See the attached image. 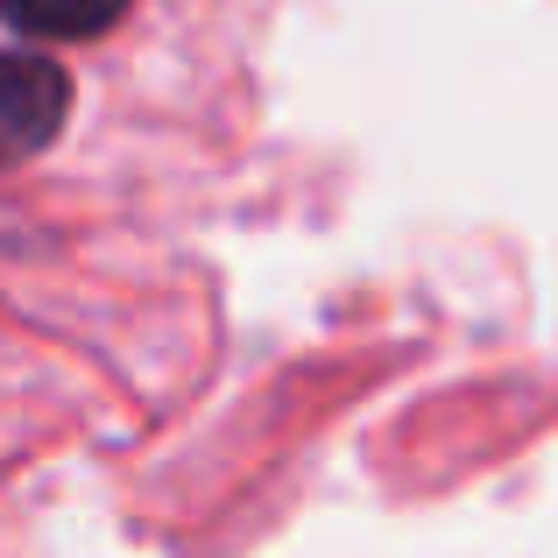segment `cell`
I'll list each match as a JSON object with an SVG mask.
<instances>
[{
    "instance_id": "obj_2",
    "label": "cell",
    "mask_w": 558,
    "mask_h": 558,
    "mask_svg": "<svg viewBox=\"0 0 558 558\" xmlns=\"http://www.w3.org/2000/svg\"><path fill=\"white\" fill-rule=\"evenodd\" d=\"M121 14H128V0H0V22L22 28V36H43V43L107 36Z\"/></svg>"
},
{
    "instance_id": "obj_1",
    "label": "cell",
    "mask_w": 558,
    "mask_h": 558,
    "mask_svg": "<svg viewBox=\"0 0 558 558\" xmlns=\"http://www.w3.org/2000/svg\"><path fill=\"white\" fill-rule=\"evenodd\" d=\"M64 113H71L64 64H50L36 50H0V170L50 149Z\"/></svg>"
}]
</instances>
